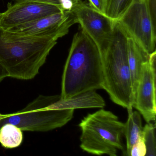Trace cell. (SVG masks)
<instances>
[{"instance_id":"obj_15","label":"cell","mask_w":156,"mask_h":156,"mask_svg":"<svg viewBox=\"0 0 156 156\" xmlns=\"http://www.w3.org/2000/svg\"><path fill=\"white\" fill-rule=\"evenodd\" d=\"M104 14L113 20H118L128 9L133 0H103Z\"/></svg>"},{"instance_id":"obj_4","label":"cell","mask_w":156,"mask_h":156,"mask_svg":"<svg viewBox=\"0 0 156 156\" xmlns=\"http://www.w3.org/2000/svg\"><path fill=\"white\" fill-rule=\"evenodd\" d=\"M80 147L94 155L116 156L118 151H124L122 142L124 123L110 111L100 109L82 119Z\"/></svg>"},{"instance_id":"obj_20","label":"cell","mask_w":156,"mask_h":156,"mask_svg":"<svg viewBox=\"0 0 156 156\" xmlns=\"http://www.w3.org/2000/svg\"><path fill=\"white\" fill-rule=\"evenodd\" d=\"M13 1L14 2H20L27 1L34 2H39V3H45V4L54 5V6L58 7L60 9V8H59V4H59V0H13Z\"/></svg>"},{"instance_id":"obj_11","label":"cell","mask_w":156,"mask_h":156,"mask_svg":"<svg viewBox=\"0 0 156 156\" xmlns=\"http://www.w3.org/2000/svg\"><path fill=\"white\" fill-rule=\"evenodd\" d=\"M128 59L131 76L133 96L139 83L143 66L147 62L150 55L147 54L133 39L127 37Z\"/></svg>"},{"instance_id":"obj_8","label":"cell","mask_w":156,"mask_h":156,"mask_svg":"<svg viewBox=\"0 0 156 156\" xmlns=\"http://www.w3.org/2000/svg\"><path fill=\"white\" fill-rule=\"evenodd\" d=\"M72 13L76 23L80 24L81 29L93 40L103 55L112 41L116 22L93 9L85 2Z\"/></svg>"},{"instance_id":"obj_1","label":"cell","mask_w":156,"mask_h":156,"mask_svg":"<svg viewBox=\"0 0 156 156\" xmlns=\"http://www.w3.org/2000/svg\"><path fill=\"white\" fill-rule=\"evenodd\" d=\"M103 57L93 40L81 29L74 35L65 65L61 98L103 89Z\"/></svg>"},{"instance_id":"obj_14","label":"cell","mask_w":156,"mask_h":156,"mask_svg":"<svg viewBox=\"0 0 156 156\" xmlns=\"http://www.w3.org/2000/svg\"><path fill=\"white\" fill-rule=\"evenodd\" d=\"M23 140V130L10 123L0 128V143L7 149H12L20 146Z\"/></svg>"},{"instance_id":"obj_17","label":"cell","mask_w":156,"mask_h":156,"mask_svg":"<svg viewBox=\"0 0 156 156\" xmlns=\"http://www.w3.org/2000/svg\"><path fill=\"white\" fill-rule=\"evenodd\" d=\"M147 153V147L142 137V134L140 136L137 142L132 147L130 156H145Z\"/></svg>"},{"instance_id":"obj_21","label":"cell","mask_w":156,"mask_h":156,"mask_svg":"<svg viewBox=\"0 0 156 156\" xmlns=\"http://www.w3.org/2000/svg\"><path fill=\"white\" fill-rule=\"evenodd\" d=\"M7 77H9V74L0 62V82Z\"/></svg>"},{"instance_id":"obj_9","label":"cell","mask_w":156,"mask_h":156,"mask_svg":"<svg viewBox=\"0 0 156 156\" xmlns=\"http://www.w3.org/2000/svg\"><path fill=\"white\" fill-rule=\"evenodd\" d=\"M156 51L144 64L133 107L142 115L147 123L156 120Z\"/></svg>"},{"instance_id":"obj_18","label":"cell","mask_w":156,"mask_h":156,"mask_svg":"<svg viewBox=\"0 0 156 156\" xmlns=\"http://www.w3.org/2000/svg\"><path fill=\"white\" fill-rule=\"evenodd\" d=\"M153 28L156 30V0H145Z\"/></svg>"},{"instance_id":"obj_16","label":"cell","mask_w":156,"mask_h":156,"mask_svg":"<svg viewBox=\"0 0 156 156\" xmlns=\"http://www.w3.org/2000/svg\"><path fill=\"white\" fill-rule=\"evenodd\" d=\"M156 124L153 122L147 123L143 127L142 136L147 147L146 156H154L156 154Z\"/></svg>"},{"instance_id":"obj_6","label":"cell","mask_w":156,"mask_h":156,"mask_svg":"<svg viewBox=\"0 0 156 156\" xmlns=\"http://www.w3.org/2000/svg\"><path fill=\"white\" fill-rule=\"evenodd\" d=\"M75 23L76 20L73 13L60 12L6 30H0L2 34L6 37L21 39L55 37L59 39L67 34L70 28Z\"/></svg>"},{"instance_id":"obj_7","label":"cell","mask_w":156,"mask_h":156,"mask_svg":"<svg viewBox=\"0 0 156 156\" xmlns=\"http://www.w3.org/2000/svg\"><path fill=\"white\" fill-rule=\"evenodd\" d=\"M116 22L128 37L133 39L147 54L156 51V30L153 28L145 0H133Z\"/></svg>"},{"instance_id":"obj_3","label":"cell","mask_w":156,"mask_h":156,"mask_svg":"<svg viewBox=\"0 0 156 156\" xmlns=\"http://www.w3.org/2000/svg\"><path fill=\"white\" fill-rule=\"evenodd\" d=\"M127 37L116 22L112 41L102 55L103 89L113 102L129 111L133 110L134 96L128 59Z\"/></svg>"},{"instance_id":"obj_13","label":"cell","mask_w":156,"mask_h":156,"mask_svg":"<svg viewBox=\"0 0 156 156\" xmlns=\"http://www.w3.org/2000/svg\"><path fill=\"white\" fill-rule=\"evenodd\" d=\"M128 112V118L124 124V135L126 140V155L130 156L131 148L142 134L143 127L140 113L133 110Z\"/></svg>"},{"instance_id":"obj_22","label":"cell","mask_w":156,"mask_h":156,"mask_svg":"<svg viewBox=\"0 0 156 156\" xmlns=\"http://www.w3.org/2000/svg\"><path fill=\"white\" fill-rule=\"evenodd\" d=\"M2 114L0 113V117H1V116Z\"/></svg>"},{"instance_id":"obj_2","label":"cell","mask_w":156,"mask_h":156,"mask_svg":"<svg viewBox=\"0 0 156 156\" xmlns=\"http://www.w3.org/2000/svg\"><path fill=\"white\" fill-rule=\"evenodd\" d=\"M58 40L55 37H6L0 30V62L9 77L20 80L33 79L39 73Z\"/></svg>"},{"instance_id":"obj_12","label":"cell","mask_w":156,"mask_h":156,"mask_svg":"<svg viewBox=\"0 0 156 156\" xmlns=\"http://www.w3.org/2000/svg\"><path fill=\"white\" fill-rule=\"evenodd\" d=\"M57 106L60 109L102 108L105 106V103L103 98L94 90L76 95L68 99L61 98L57 102Z\"/></svg>"},{"instance_id":"obj_19","label":"cell","mask_w":156,"mask_h":156,"mask_svg":"<svg viewBox=\"0 0 156 156\" xmlns=\"http://www.w3.org/2000/svg\"><path fill=\"white\" fill-rule=\"evenodd\" d=\"M88 5L92 9L100 13L104 14L103 0H88Z\"/></svg>"},{"instance_id":"obj_10","label":"cell","mask_w":156,"mask_h":156,"mask_svg":"<svg viewBox=\"0 0 156 156\" xmlns=\"http://www.w3.org/2000/svg\"><path fill=\"white\" fill-rule=\"evenodd\" d=\"M60 12L56 6L45 3L27 1L9 2L7 9L0 12V29L6 30Z\"/></svg>"},{"instance_id":"obj_5","label":"cell","mask_w":156,"mask_h":156,"mask_svg":"<svg viewBox=\"0 0 156 156\" xmlns=\"http://www.w3.org/2000/svg\"><path fill=\"white\" fill-rule=\"evenodd\" d=\"M61 98V95H40L22 110L2 114L0 128L7 123L23 131L45 132L62 127L73 118L74 109L58 108L56 103Z\"/></svg>"}]
</instances>
